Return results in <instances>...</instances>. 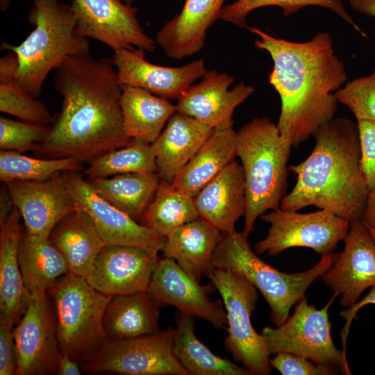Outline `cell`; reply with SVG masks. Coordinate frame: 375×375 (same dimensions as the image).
<instances>
[{
	"label": "cell",
	"instance_id": "cell-1",
	"mask_svg": "<svg viewBox=\"0 0 375 375\" xmlns=\"http://www.w3.org/2000/svg\"><path fill=\"white\" fill-rule=\"evenodd\" d=\"M60 110L35 153L43 158H73L81 163L131 141L126 133L119 81L112 57H72L55 69Z\"/></svg>",
	"mask_w": 375,
	"mask_h": 375
},
{
	"label": "cell",
	"instance_id": "cell-2",
	"mask_svg": "<svg viewBox=\"0 0 375 375\" xmlns=\"http://www.w3.org/2000/svg\"><path fill=\"white\" fill-rule=\"evenodd\" d=\"M255 46L273 60L269 83L281 107L276 124L281 136L297 147L332 119L338 101L335 92L347 81L343 62L335 54L331 35L319 32L308 41L291 42L256 27Z\"/></svg>",
	"mask_w": 375,
	"mask_h": 375
},
{
	"label": "cell",
	"instance_id": "cell-3",
	"mask_svg": "<svg viewBox=\"0 0 375 375\" xmlns=\"http://www.w3.org/2000/svg\"><path fill=\"white\" fill-rule=\"evenodd\" d=\"M315 144L303 162L288 167L297 175L280 208L297 211L315 206L350 222L361 220L369 189L360 167L358 124L332 119L312 135Z\"/></svg>",
	"mask_w": 375,
	"mask_h": 375
},
{
	"label": "cell",
	"instance_id": "cell-4",
	"mask_svg": "<svg viewBox=\"0 0 375 375\" xmlns=\"http://www.w3.org/2000/svg\"><path fill=\"white\" fill-rule=\"evenodd\" d=\"M28 19L35 27L29 35L19 45L3 42L1 47L15 53L17 81L38 98L49 74L69 58L90 55V44L76 32L72 6L60 0H33Z\"/></svg>",
	"mask_w": 375,
	"mask_h": 375
},
{
	"label": "cell",
	"instance_id": "cell-5",
	"mask_svg": "<svg viewBox=\"0 0 375 375\" xmlns=\"http://www.w3.org/2000/svg\"><path fill=\"white\" fill-rule=\"evenodd\" d=\"M291 147L267 117H256L236 132L237 156L245 181V237L253 231L258 217L280 208L286 194Z\"/></svg>",
	"mask_w": 375,
	"mask_h": 375
},
{
	"label": "cell",
	"instance_id": "cell-6",
	"mask_svg": "<svg viewBox=\"0 0 375 375\" xmlns=\"http://www.w3.org/2000/svg\"><path fill=\"white\" fill-rule=\"evenodd\" d=\"M247 238L236 230L222 233L214 254V266L251 283L268 303L273 323L281 325L288 318L291 308L305 297L308 288L332 265L338 253L322 256L316 265L306 271L288 274L261 260L251 249Z\"/></svg>",
	"mask_w": 375,
	"mask_h": 375
},
{
	"label": "cell",
	"instance_id": "cell-7",
	"mask_svg": "<svg viewBox=\"0 0 375 375\" xmlns=\"http://www.w3.org/2000/svg\"><path fill=\"white\" fill-rule=\"evenodd\" d=\"M54 306L61 351L77 362L92 359L107 340L103 319L112 296L70 272L48 291Z\"/></svg>",
	"mask_w": 375,
	"mask_h": 375
},
{
	"label": "cell",
	"instance_id": "cell-8",
	"mask_svg": "<svg viewBox=\"0 0 375 375\" xmlns=\"http://www.w3.org/2000/svg\"><path fill=\"white\" fill-rule=\"evenodd\" d=\"M208 278L219 292L226 312V349L250 374H269L270 353L263 336L256 331L251 320L258 299V290L228 270L215 268Z\"/></svg>",
	"mask_w": 375,
	"mask_h": 375
},
{
	"label": "cell",
	"instance_id": "cell-9",
	"mask_svg": "<svg viewBox=\"0 0 375 375\" xmlns=\"http://www.w3.org/2000/svg\"><path fill=\"white\" fill-rule=\"evenodd\" d=\"M337 296L334 293L322 309L309 305L305 297L283 324L264 327L261 335L270 354L290 353L316 364L338 366L344 374H351L346 354L336 348L331 337L328 312Z\"/></svg>",
	"mask_w": 375,
	"mask_h": 375
},
{
	"label": "cell",
	"instance_id": "cell-10",
	"mask_svg": "<svg viewBox=\"0 0 375 375\" xmlns=\"http://www.w3.org/2000/svg\"><path fill=\"white\" fill-rule=\"evenodd\" d=\"M261 218L270 226L267 235L255 244V250L272 256L298 247L310 248L322 257L328 256L350 227L349 220L324 209L302 214L279 208Z\"/></svg>",
	"mask_w": 375,
	"mask_h": 375
},
{
	"label": "cell",
	"instance_id": "cell-11",
	"mask_svg": "<svg viewBox=\"0 0 375 375\" xmlns=\"http://www.w3.org/2000/svg\"><path fill=\"white\" fill-rule=\"evenodd\" d=\"M176 328L122 340H107L94 357L83 362L88 373L126 375H190L176 358Z\"/></svg>",
	"mask_w": 375,
	"mask_h": 375
},
{
	"label": "cell",
	"instance_id": "cell-12",
	"mask_svg": "<svg viewBox=\"0 0 375 375\" xmlns=\"http://www.w3.org/2000/svg\"><path fill=\"white\" fill-rule=\"evenodd\" d=\"M13 328L17 357V375L57 374L60 347L56 316L48 292L31 294L19 322Z\"/></svg>",
	"mask_w": 375,
	"mask_h": 375
},
{
	"label": "cell",
	"instance_id": "cell-13",
	"mask_svg": "<svg viewBox=\"0 0 375 375\" xmlns=\"http://www.w3.org/2000/svg\"><path fill=\"white\" fill-rule=\"evenodd\" d=\"M76 33L118 49H141L153 52L156 41L141 26L138 10L121 0H73Z\"/></svg>",
	"mask_w": 375,
	"mask_h": 375
},
{
	"label": "cell",
	"instance_id": "cell-14",
	"mask_svg": "<svg viewBox=\"0 0 375 375\" xmlns=\"http://www.w3.org/2000/svg\"><path fill=\"white\" fill-rule=\"evenodd\" d=\"M62 178L77 206L92 218L104 244L162 251L165 237L144 226L109 203L77 172H65Z\"/></svg>",
	"mask_w": 375,
	"mask_h": 375
},
{
	"label": "cell",
	"instance_id": "cell-15",
	"mask_svg": "<svg viewBox=\"0 0 375 375\" xmlns=\"http://www.w3.org/2000/svg\"><path fill=\"white\" fill-rule=\"evenodd\" d=\"M215 290L211 281L201 285L174 260L164 257L159 260L147 288L160 306H174L180 312L205 319L216 328L226 329L223 301L210 297Z\"/></svg>",
	"mask_w": 375,
	"mask_h": 375
},
{
	"label": "cell",
	"instance_id": "cell-16",
	"mask_svg": "<svg viewBox=\"0 0 375 375\" xmlns=\"http://www.w3.org/2000/svg\"><path fill=\"white\" fill-rule=\"evenodd\" d=\"M343 241V251L321 276L341 295L342 306L349 308L366 289L375 286V241L360 220L350 222Z\"/></svg>",
	"mask_w": 375,
	"mask_h": 375
},
{
	"label": "cell",
	"instance_id": "cell-17",
	"mask_svg": "<svg viewBox=\"0 0 375 375\" xmlns=\"http://www.w3.org/2000/svg\"><path fill=\"white\" fill-rule=\"evenodd\" d=\"M12 205L33 235L49 238L52 229L78 207L69 192L62 174L43 181H14L6 183Z\"/></svg>",
	"mask_w": 375,
	"mask_h": 375
},
{
	"label": "cell",
	"instance_id": "cell-18",
	"mask_svg": "<svg viewBox=\"0 0 375 375\" xmlns=\"http://www.w3.org/2000/svg\"><path fill=\"white\" fill-rule=\"evenodd\" d=\"M158 253L138 247L105 244L85 279L110 296L147 290L160 260Z\"/></svg>",
	"mask_w": 375,
	"mask_h": 375
},
{
	"label": "cell",
	"instance_id": "cell-19",
	"mask_svg": "<svg viewBox=\"0 0 375 375\" xmlns=\"http://www.w3.org/2000/svg\"><path fill=\"white\" fill-rule=\"evenodd\" d=\"M113 52L112 57L121 85L138 87L167 99H178L207 71L203 58L179 67H166L147 61L146 51L141 49Z\"/></svg>",
	"mask_w": 375,
	"mask_h": 375
},
{
	"label": "cell",
	"instance_id": "cell-20",
	"mask_svg": "<svg viewBox=\"0 0 375 375\" xmlns=\"http://www.w3.org/2000/svg\"><path fill=\"white\" fill-rule=\"evenodd\" d=\"M234 82L226 73L207 70L199 83L178 99L176 111L212 128L233 127L235 109L255 92L253 86L242 81L229 90Z\"/></svg>",
	"mask_w": 375,
	"mask_h": 375
},
{
	"label": "cell",
	"instance_id": "cell-21",
	"mask_svg": "<svg viewBox=\"0 0 375 375\" xmlns=\"http://www.w3.org/2000/svg\"><path fill=\"white\" fill-rule=\"evenodd\" d=\"M226 0H185L181 11L157 32L156 42L170 58L183 60L203 47L208 28Z\"/></svg>",
	"mask_w": 375,
	"mask_h": 375
},
{
	"label": "cell",
	"instance_id": "cell-22",
	"mask_svg": "<svg viewBox=\"0 0 375 375\" xmlns=\"http://www.w3.org/2000/svg\"><path fill=\"white\" fill-rule=\"evenodd\" d=\"M201 218L222 233L235 231L247 206L245 181L241 163L234 160L193 198Z\"/></svg>",
	"mask_w": 375,
	"mask_h": 375
},
{
	"label": "cell",
	"instance_id": "cell-23",
	"mask_svg": "<svg viewBox=\"0 0 375 375\" xmlns=\"http://www.w3.org/2000/svg\"><path fill=\"white\" fill-rule=\"evenodd\" d=\"M222 233L199 217L165 237L162 256L174 260L189 276L200 281L215 269L213 257Z\"/></svg>",
	"mask_w": 375,
	"mask_h": 375
},
{
	"label": "cell",
	"instance_id": "cell-24",
	"mask_svg": "<svg viewBox=\"0 0 375 375\" xmlns=\"http://www.w3.org/2000/svg\"><path fill=\"white\" fill-rule=\"evenodd\" d=\"M213 130L189 115L174 112L151 144L161 181L170 185Z\"/></svg>",
	"mask_w": 375,
	"mask_h": 375
},
{
	"label": "cell",
	"instance_id": "cell-25",
	"mask_svg": "<svg viewBox=\"0 0 375 375\" xmlns=\"http://www.w3.org/2000/svg\"><path fill=\"white\" fill-rule=\"evenodd\" d=\"M20 217L18 209L13 206L0 231V318L13 326L19 322L31 297L18 260L22 231Z\"/></svg>",
	"mask_w": 375,
	"mask_h": 375
},
{
	"label": "cell",
	"instance_id": "cell-26",
	"mask_svg": "<svg viewBox=\"0 0 375 375\" xmlns=\"http://www.w3.org/2000/svg\"><path fill=\"white\" fill-rule=\"evenodd\" d=\"M236 156V132L233 127L214 128L169 185L194 198Z\"/></svg>",
	"mask_w": 375,
	"mask_h": 375
},
{
	"label": "cell",
	"instance_id": "cell-27",
	"mask_svg": "<svg viewBox=\"0 0 375 375\" xmlns=\"http://www.w3.org/2000/svg\"><path fill=\"white\" fill-rule=\"evenodd\" d=\"M49 238L66 259L69 272L85 278L105 245L92 218L80 208L60 220Z\"/></svg>",
	"mask_w": 375,
	"mask_h": 375
},
{
	"label": "cell",
	"instance_id": "cell-28",
	"mask_svg": "<svg viewBox=\"0 0 375 375\" xmlns=\"http://www.w3.org/2000/svg\"><path fill=\"white\" fill-rule=\"evenodd\" d=\"M160 306L147 290L112 296L103 319L107 340H127L160 331Z\"/></svg>",
	"mask_w": 375,
	"mask_h": 375
},
{
	"label": "cell",
	"instance_id": "cell-29",
	"mask_svg": "<svg viewBox=\"0 0 375 375\" xmlns=\"http://www.w3.org/2000/svg\"><path fill=\"white\" fill-rule=\"evenodd\" d=\"M120 107L128 136L152 144L160 134L176 105L142 88L122 85Z\"/></svg>",
	"mask_w": 375,
	"mask_h": 375
},
{
	"label": "cell",
	"instance_id": "cell-30",
	"mask_svg": "<svg viewBox=\"0 0 375 375\" xmlns=\"http://www.w3.org/2000/svg\"><path fill=\"white\" fill-rule=\"evenodd\" d=\"M24 283L31 294L48 292L69 272L68 263L49 238L33 235L22 228L18 250Z\"/></svg>",
	"mask_w": 375,
	"mask_h": 375
},
{
	"label": "cell",
	"instance_id": "cell-31",
	"mask_svg": "<svg viewBox=\"0 0 375 375\" xmlns=\"http://www.w3.org/2000/svg\"><path fill=\"white\" fill-rule=\"evenodd\" d=\"M159 180L158 172L87 178L101 197L137 222L153 198Z\"/></svg>",
	"mask_w": 375,
	"mask_h": 375
},
{
	"label": "cell",
	"instance_id": "cell-32",
	"mask_svg": "<svg viewBox=\"0 0 375 375\" xmlns=\"http://www.w3.org/2000/svg\"><path fill=\"white\" fill-rule=\"evenodd\" d=\"M194 317L180 312L174 353L190 375H249L244 367L214 354L196 336Z\"/></svg>",
	"mask_w": 375,
	"mask_h": 375
},
{
	"label": "cell",
	"instance_id": "cell-33",
	"mask_svg": "<svg viewBox=\"0 0 375 375\" xmlns=\"http://www.w3.org/2000/svg\"><path fill=\"white\" fill-rule=\"evenodd\" d=\"M199 217L192 197L161 181L138 222L166 237L179 226Z\"/></svg>",
	"mask_w": 375,
	"mask_h": 375
},
{
	"label": "cell",
	"instance_id": "cell-34",
	"mask_svg": "<svg viewBox=\"0 0 375 375\" xmlns=\"http://www.w3.org/2000/svg\"><path fill=\"white\" fill-rule=\"evenodd\" d=\"M17 67L14 52L8 51L0 58V111L22 121L49 125L53 116L44 103L19 85Z\"/></svg>",
	"mask_w": 375,
	"mask_h": 375
},
{
	"label": "cell",
	"instance_id": "cell-35",
	"mask_svg": "<svg viewBox=\"0 0 375 375\" xmlns=\"http://www.w3.org/2000/svg\"><path fill=\"white\" fill-rule=\"evenodd\" d=\"M157 172L152 144L132 140L127 146L110 151L92 160L83 174L88 178H105L123 174Z\"/></svg>",
	"mask_w": 375,
	"mask_h": 375
},
{
	"label": "cell",
	"instance_id": "cell-36",
	"mask_svg": "<svg viewBox=\"0 0 375 375\" xmlns=\"http://www.w3.org/2000/svg\"><path fill=\"white\" fill-rule=\"evenodd\" d=\"M81 163L73 158H33L15 151H0V179L3 183L14 181H43L60 172H78Z\"/></svg>",
	"mask_w": 375,
	"mask_h": 375
},
{
	"label": "cell",
	"instance_id": "cell-37",
	"mask_svg": "<svg viewBox=\"0 0 375 375\" xmlns=\"http://www.w3.org/2000/svg\"><path fill=\"white\" fill-rule=\"evenodd\" d=\"M269 6L280 7L284 16L295 13L307 6H322L335 12L366 37L345 10L342 0H237L223 7L219 19L240 28H248L247 15L257 8Z\"/></svg>",
	"mask_w": 375,
	"mask_h": 375
},
{
	"label": "cell",
	"instance_id": "cell-38",
	"mask_svg": "<svg viewBox=\"0 0 375 375\" xmlns=\"http://www.w3.org/2000/svg\"><path fill=\"white\" fill-rule=\"evenodd\" d=\"M49 131V125L1 116L0 149L20 153L35 151L45 140Z\"/></svg>",
	"mask_w": 375,
	"mask_h": 375
},
{
	"label": "cell",
	"instance_id": "cell-39",
	"mask_svg": "<svg viewBox=\"0 0 375 375\" xmlns=\"http://www.w3.org/2000/svg\"><path fill=\"white\" fill-rule=\"evenodd\" d=\"M338 102L347 106L357 122L375 123V70L347 82L335 92Z\"/></svg>",
	"mask_w": 375,
	"mask_h": 375
},
{
	"label": "cell",
	"instance_id": "cell-40",
	"mask_svg": "<svg viewBox=\"0 0 375 375\" xmlns=\"http://www.w3.org/2000/svg\"><path fill=\"white\" fill-rule=\"evenodd\" d=\"M271 367L283 375H331L334 366L315 365L311 360L295 354L280 352L269 360Z\"/></svg>",
	"mask_w": 375,
	"mask_h": 375
},
{
	"label": "cell",
	"instance_id": "cell-41",
	"mask_svg": "<svg viewBox=\"0 0 375 375\" xmlns=\"http://www.w3.org/2000/svg\"><path fill=\"white\" fill-rule=\"evenodd\" d=\"M360 144V167L369 190L375 189V123L357 122Z\"/></svg>",
	"mask_w": 375,
	"mask_h": 375
},
{
	"label": "cell",
	"instance_id": "cell-42",
	"mask_svg": "<svg viewBox=\"0 0 375 375\" xmlns=\"http://www.w3.org/2000/svg\"><path fill=\"white\" fill-rule=\"evenodd\" d=\"M14 326L0 318V374H16L17 357L13 335Z\"/></svg>",
	"mask_w": 375,
	"mask_h": 375
},
{
	"label": "cell",
	"instance_id": "cell-43",
	"mask_svg": "<svg viewBox=\"0 0 375 375\" xmlns=\"http://www.w3.org/2000/svg\"><path fill=\"white\" fill-rule=\"evenodd\" d=\"M367 304H375V286L372 287L367 295L360 301H358L354 305L348 308V309L340 312V315L346 319V324L340 334L343 346L342 351L344 353H346V342L352 320L356 317L358 310Z\"/></svg>",
	"mask_w": 375,
	"mask_h": 375
},
{
	"label": "cell",
	"instance_id": "cell-44",
	"mask_svg": "<svg viewBox=\"0 0 375 375\" xmlns=\"http://www.w3.org/2000/svg\"><path fill=\"white\" fill-rule=\"evenodd\" d=\"M78 364V362L60 351L57 362V374L60 375H80L81 371Z\"/></svg>",
	"mask_w": 375,
	"mask_h": 375
},
{
	"label": "cell",
	"instance_id": "cell-45",
	"mask_svg": "<svg viewBox=\"0 0 375 375\" xmlns=\"http://www.w3.org/2000/svg\"><path fill=\"white\" fill-rule=\"evenodd\" d=\"M368 228L375 230V189L369 191L360 220Z\"/></svg>",
	"mask_w": 375,
	"mask_h": 375
},
{
	"label": "cell",
	"instance_id": "cell-46",
	"mask_svg": "<svg viewBox=\"0 0 375 375\" xmlns=\"http://www.w3.org/2000/svg\"><path fill=\"white\" fill-rule=\"evenodd\" d=\"M349 3L356 11L375 17V0H349Z\"/></svg>",
	"mask_w": 375,
	"mask_h": 375
},
{
	"label": "cell",
	"instance_id": "cell-47",
	"mask_svg": "<svg viewBox=\"0 0 375 375\" xmlns=\"http://www.w3.org/2000/svg\"><path fill=\"white\" fill-rule=\"evenodd\" d=\"M12 207L13 205L6 184V186L1 190L0 226L6 221Z\"/></svg>",
	"mask_w": 375,
	"mask_h": 375
},
{
	"label": "cell",
	"instance_id": "cell-48",
	"mask_svg": "<svg viewBox=\"0 0 375 375\" xmlns=\"http://www.w3.org/2000/svg\"><path fill=\"white\" fill-rule=\"evenodd\" d=\"M10 0H0V8L2 11L6 10L10 6Z\"/></svg>",
	"mask_w": 375,
	"mask_h": 375
},
{
	"label": "cell",
	"instance_id": "cell-49",
	"mask_svg": "<svg viewBox=\"0 0 375 375\" xmlns=\"http://www.w3.org/2000/svg\"><path fill=\"white\" fill-rule=\"evenodd\" d=\"M369 233L372 237V238L374 239V240L375 241V230L374 229H369Z\"/></svg>",
	"mask_w": 375,
	"mask_h": 375
},
{
	"label": "cell",
	"instance_id": "cell-50",
	"mask_svg": "<svg viewBox=\"0 0 375 375\" xmlns=\"http://www.w3.org/2000/svg\"><path fill=\"white\" fill-rule=\"evenodd\" d=\"M122 2L128 4H132L133 0H121Z\"/></svg>",
	"mask_w": 375,
	"mask_h": 375
}]
</instances>
